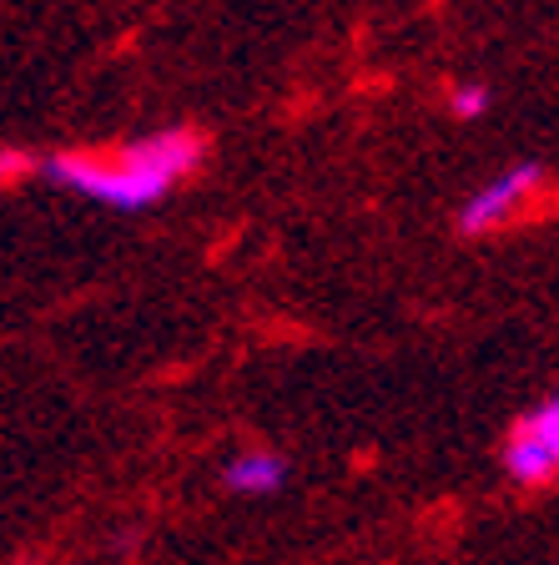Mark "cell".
<instances>
[{
  "mask_svg": "<svg viewBox=\"0 0 559 565\" xmlns=\"http://www.w3.org/2000/svg\"><path fill=\"white\" fill-rule=\"evenodd\" d=\"M202 162V137L197 131H162V137L131 141L121 152H76V157H51L46 177L66 182V188L86 192V198L106 202V207H152L176 177H186Z\"/></svg>",
  "mask_w": 559,
  "mask_h": 565,
  "instance_id": "6da1fadb",
  "label": "cell"
},
{
  "mask_svg": "<svg viewBox=\"0 0 559 565\" xmlns=\"http://www.w3.org/2000/svg\"><path fill=\"white\" fill-rule=\"evenodd\" d=\"M539 182H545L539 162L509 167L504 177H494L490 188H479L474 198L464 202V212H459V227H464V233H494V227L514 223V217H519V212H525L529 202L539 198Z\"/></svg>",
  "mask_w": 559,
  "mask_h": 565,
  "instance_id": "7a4b0ae2",
  "label": "cell"
},
{
  "mask_svg": "<svg viewBox=\"0 0 559 565\" xmlns=\"http://www.w3.org/2000/svg\"><path fill=\"white\" fill-rule=\"evenodd\" d=\"M282 475H288V465H282L278 455L247 449V455H237L233 465L222 470V480H227V490H237V494H272L282 484Z\"/></svg>",
  "mask_w": 559,
  "mask_h": 565,
  "instance_id": "3957f363",
  "label": "cell"
},
{
  "mask_svg": "<svg viewBox=\"0 0 559 565\" xmlns=\"http://www.w3.org/2000/svg\"><path fill=\"white\" fill-rule=\"evenodd\" d=\"M514 439H525L529 449H539L545 459H555V465H559V394L549 404H539V409L529 414L519 429H514Z\"/></svg>",
  "mask_w": 559,
  "mask_h": 565,
  "instance_id": "277c9868",
  "label": "cell"
},
{
  "mask_svg": "<svg viewBox=\"0 0 559 565\" xmlns=\"http://www.w3.org/2000/svg\"><path fill=\"white\" fill-rule=\"evenodd\" d=\"M484 106H490V92H484V86H459V92H454V111H459V117H479Z\"/></svg>",
  "mask_w": 559,
  "mask_h": 565,
  "instance_id": "5b68a950",
  "label": "cell"
},
{
  "mask_svg": "<svg viewBox=\"0 0 559 565\" xmlns=\"http://www.w3.org/2000/svg\"><path fill=\"white\" fill-rule=\"evenodd\" d=\"M25 172H31V157H25V152H0V188L21 182Z\"/></svg>",
  "mask_w": 559,
  "mask_h": 565,
  "instance_id": "8992f818",
  "label": "cell"
}]
</instances>
